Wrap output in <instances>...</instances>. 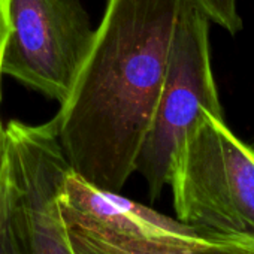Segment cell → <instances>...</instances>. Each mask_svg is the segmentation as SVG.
<instances>
[{"instance_id": "1", "label": "cell", "mask_w": 254, "mask_h": 254, "mask_svg": "<svg viewBox=\"0 0 254 254\" xmlns=\"http://www.w3.org/2000/svg\"><path fill=\"white\" fill-rule=\"evenodd\" d=\"M181 0H108L69 97L51 118L72 171L121 191L163 85Z\"/></svg>"}, {"instance_id": "2", "label": "cell", "mask_w": 254, "mask_h": 254, "mask_svg": "<svg viewBox=\"0 0 254 254\" xmlns=\"http://www.w3.org/2000/svg\"><path fill=\"white\" fill-rule=\"evenodd\" d=\"M8 160L0 184V254H76L60 194L72 169L53 120L6 124Z\"/></svg>"}, {"instance_id": "3", "label": "cell", "mask_w": 254, "mask_h": 254, "mask_svg": "<svg viewBox=\"0 0 254 254\" xmlns=\"http://www.w3.org/2000/svg\"><path fill=\"white\" fill-rule=\"evenodd\" d=\"M168 186L180 221L254 236V148L224 118L200 114L175 153Z\"/></svg>"}, {"instance_id": "4", "label": "cell", "mask_w": 254, "mask_h": 254, "mask_svg": "<svg viewBox=\"0 0 254 254\" xmlns=\"http://www.w3.org/2000/svg\"><path fill=\"white\" fill-rule=\"evenodd\" d=\"M224 118L211 64L209 21L191 0H181L168 67L136 171L151 200L169 183L177 150L202 112Z\"/></svg>"}, {"instance_id": "5", "label": "cell", "mask_w": 254, "mask_h": 254, "mask_svg": "<svg viewBox=\"0 0 254 254\" xmlns=\"http://www.w3.org/2000/svg\"><path fill=\"white\" fill-rule=\"evenodd\" d=\"M2 75L63 103L91 48L94 29L81 0H8Z\"/></svg>"}, {"instance_id": "6", "label": "cell", "mask_w": 254, "mask_h": 254, "mask_svg": "<svg viewBox=\"0 0 254 254\" xmlns=\"http://www.w3.org/2000/svg\"><path fill=\"white\" fill-rule=\"evenodd\" d=\"M60 206L70 227L135 242L171 245L180 242L190 229V224L127 199L120 191L90 184L72 169L63 183Z\"/></svg>"}, {"instance_id": "7", "label": "cell", "mask_w": 254, "mask_h": 254, "mask_svg": "<svg viewBox=\"0 0 254 254\" xmlns=\"http://www.w3.org/2000/svg\"><path fill=\"white\" fill-rule=\"evenodd\" d=\"M72 244L103 254H254V236L191 226L177 244L153 245L70 227Z\"/></svg>"}, {"instance_id": "8", "label": "cell", "mask_w": 254, "mask_h": 254, "mask_svg": "<svg viewBox=\"0 0 254 254\" xmlns=\"http://www.w3.org/2000/svg\"><path fill=\"white\" fill-rule=\"evenodd\" d=\"M197 9L230 35H236L242 29V20L238 14L236 0H191Z\"/></svg>"}, {"instance_id": "9", "label": "cell", "mask_w": 254, "mask_h": 254, "mask_svg": "<svg viewBox=\"0 0 254 254\" xmlns=\"http://www.w3.org/2000/svg\"><path fill=\"white\" fill-rule=\"evenodd\" d=\"M9 2L8 0H0V103H2V59L6 47V41L9 36Z\"/></svg>"}, {"instance_id": "10", "label": "cell", "mask_w": 254, "mask_h": 254, "mask_svg": "<svg viewBox=\"0 0 254 254\" xmlns=\"http://www.w3.org/2000/svg\"><path fill=\"white\" fill-rule=\"evenodd\" d=\"M8 160V136H6V126H3L2 118H0V184H2L5 168Z\"/></svg>"}, {"instance_id": "11", "label": "cell", "mask_w": 254, "mask_h": 254, "mask_svg": "<svg viewBox=\"0 0 254 254\" xmlns=\"http://www.w3.org/2000/svg\"><path fill=\"white\" fill-rule=\"evenodd\" d=\"M75 247V245H73ZM75 251L76 254H103V253H99V251H94V250H88V248H78L75 247Z\"/></svg>"}]
</instances>
